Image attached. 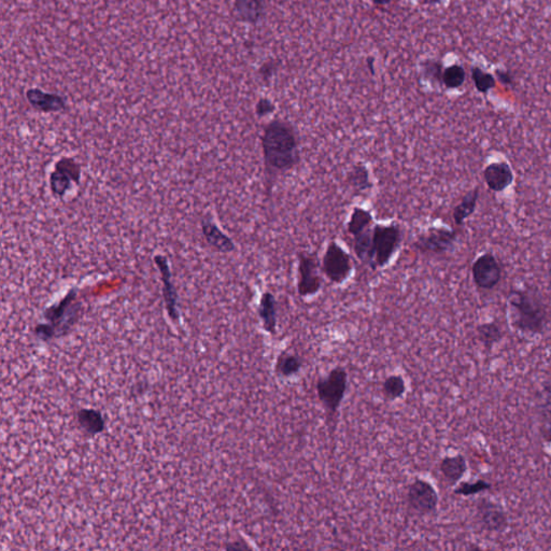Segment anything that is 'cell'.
Wrapping results in <instances>:
<instances>
[{"mask_svg":"<svg viewBox=\"0 0 551 551\" xmlns=\"http://www.w3.org/2000/svg\"><path fill=\"white\" fill-rule=\"evenodd\" d=\"M261 141L266 172L270 176L289 172L301 161L297 131L284 120L268 122L263 129Z\"/></svg>","mask_w":551,"mask_h":551,"instance_id":"obj_1","label":"cell"},{"mask_svg":"<svg viewBox=\"0 0 551 551\" xmlns=\"http://www.w3.org/2000/svg\"><path fill=\"white\" fill-rule=\"evenodd\" d=\"M507 304L509 321L516 331L527 336L544 334L548 324V313L542 297L535 290H511Z\"/></svg>","mask_w":551,"mask_h":551,"instance_id":"obj_2","label":"cell"},{"mask_svg":"<svg viewBox=\"0 0 551 551\" xmlns=\"http://www.w3.org/2000/svg\"><path fill=\"white\" fill-rule=\"evenodd\" d=\"M76 299L78 290L74 288L60 302L47 308L43 311L46 322L37 325L35 329L37 337L42 340H51L67 334L70 327L78 320L81 309V304Z\"/></svg>","mask_w":551,"mask_h":551,"instance_id":"obj_3","label":"cell"},{"mask_svg":"<svg viewBox=\"0 0 551 551\" xmlns=\"http://www.w3.org/2000/svg\"><path fill=\"white\" fill-rule=\"evenodd\" d=\"M402 238V229L399 225L376 224L372 227V270L384 268L389 264L401 246Z\"/></svg>","mask_w":551,"mask_h":551,"instance_id":"obj_4","label":"cell"},{"mask_svg":"<svg viewBox=\"0 0 551 551\" xmlns=\"http://www.w3.org/2000/svg\"><path fill=\"white\" fill-rule=\"evenodd\" d=\"M354 270L348 252L336 241H329L322 258V272L335 284L344 283Z\"/></svg>","mask_w":551,"mask_h":551,"instance_id":"obj_5","label":"cell"},{"mask_svg":"<svg viewBox=\"0 0 551 551\" xmlns=\"http://www.w3.org/2000/svg\"><path fill=\"white\" fill-rule=\"evenodd\" d=\"M297 292L302 297L315 295L322 288L320 262L315 253L297 254Z\"/></svg>","mask_w":551,"mask_h":551,"instance_id":"obj_6","label":"cell"},{"mask_svg":"<svg viewBox=\"0 0 551 551\" xmlns=\"http://www.w3.org/2000/svg\"><path fill=\"white\" fill-rule=\"evenodd\" d=\"M475 517L480 530L490 534H501L509 527V513L503 506L487 497L478 499Z\"/></svg>","mask_w":551,"mask_h":551,"instance_id":"obj_7","label":"cell"},{"mask_svg":"<svg viewBox=\"0 0 551 551\" xmlns=\"http://www.w3.org/2000/svg\"><path fill=\"white\" fill-rule=\"evenodd\" d=\"M348 384V374L343 368L331 370L327 377L319 380L317 392L319 400L329 411H336L344 400Z\"/></svg>","mask_w":551,"mask_h":551,"instance_id":"obj_8","label":"cell"},{"mask_svg":"<svg viewBox=\"0 0 551 551\" xmlns=\"http://www.w3.org/2000/svg\"><path fill=\"white\" fill-rule=\"evenodd\" d=\"M457 239L458 234L456 231L445 227H431L418 236L413 242V247L421 253L444 254L454 249Z\"/></svg>","mask_w":551,"mask_h":551,"instance_id":"obj_9","label":"cell"},{"mask_svg":"<svg viewBox=\"0 0 551 551\" xmlns=\"http://www.w3.org/2000/svg\"><path fill=\"white\" fill-rule=\"evenodd\" d=\"M472 280L482 290L490 291L501 282L503 276L501 263L492 252H486L476 258L472 268Z\"/></svg>","mask_w":551,"mask_h":551,"instance_id":"obj_10","label":"cell"},{"mask_svg":"<svg viewBox=\"0 0 551 551\" xmlns=\"http://www.w3.org/2000/svg\"><path fill=\"white\" fill-rule=\"evenodd\" d=\"M81 179V167L74 158H63L55 164L51 172V191L58 197H64L72 188V184H79Z\"/></svg>","mask_w":551,"mask_h":551,"instance_id":"obj_11","label":"cell"},{"mask_svg":"<svg viewBox=\"0 0 551 551\" xmlns=\"http://www.w3.org/2000/svg\"><path fill=\"white\" fill-rule=\"evenodd\" d=\"M407 501L416 513L431 515L438 506V494L429 482L417 479L409 486Z\"/></svg>","mask_w":551,"mask_h":551,"instance_id":"obj_12","label":"cell"},{"mask_svg":"<svg viewBox=\"0 0 551 551\" xmlns=\"http://www.w3.org/2000/svg\"><path fill=\"white\" fill-rule=\"evenodd\" d=\"M154 262L160 270L161 278L163 282V295H164L165 306H166V311L170 315L172 320L179 321L180 311L178 308V303H179V297H178V292L174 286V281H172V274L170 270V261L165 256L158 254L154 256Z\"/></svg>","mask_w":551,"mask_h":551,"instance_id":"obj_13","label":"cell"},{"mask_svg":"<svg viewBox=\"0 0 551 551\" xmlns=\"http://www.w3.org/2000/svg\"><path fill=\"white\" fill-rule=\"evenodd\" d=\"M536 415L539 432L545 442L551 443V378L544 380L536 394Z\"/></svg>","mask_w":551,"mask_h":551,"instance_id":"obj_14","label":"cell"},{"mask_svg":"<svg viewBox=\"0 0 551 551\" xmlns=\"http://www.w3.org/2000/svg\"><path fill=\"white\" fill-rule=\"evenodd\" d=\"M484 182L492 192L500 193L505 191L513 182V172L509 164L506 162H495L484 168Z\"/></svg>","mask_w":551,"mask_h":551,"instance_id":"obj_15","label":"cell"},{"mask_svg":"<svg viewBox=\"0 0 551 551\" xmlns=\"http://www.w3.org/2000/svg\"><path fill=\"white\" fill-rule=\"evenodd\" d=\"M29 105L41 113H60L67 108L66 98L55 93H48L42 90L29 89L26 92Z\"/></svg>","mask_w":551,"mask_h":551,"instance_id":"obj_16","label":"cell"},{"mask_svg":"<svg viewBox=\"0 0 551 551\" xmlns=\"http://www.w3.org/2000/svg\"><path fill=\"white\" fill-rule=\"evenodd\" d=\"M202 233L205 237L207 244L220 253H231L236 250V245L231 237L223 233L213 222L211 217H205L202 221Z\"/></svg>","mask_w":551,"mask_h":551,"instance_id":"obj_17","label":"cell"},{"mask_svg":"<svg viewBox=\"0 0 551 551\" xmlns=\"http://www.w3.org/2000/svg\"><path fill=\"white\" fill-rule=\"evenodd\" d=\"M264 0H235L233 13L238 21L247 24H258L265 17Z\"/></svg>","mask_w":551,"mask_h":551,"instance_id":"obj_18","label":"cell"},{"mask_svg":"<svg viewBox=\"0 0 551 551\" xmlns=\"http://www.w3.org/2000/svg\"><path fill=\"white\" fill-rule=\"evenodd\" d=\"M439 470L449 486H456L468 472V460L463 454L446 457L439 463Z\"/></svg>","mask_w":551,"mask_h":551,"instance_id":"obj_19","label":"cell"},{"mask_svg":"<svg viewBox=\"0 0 551 551\" xmlns=\"http://www.w3.org/2000/svg\"><path fill=\"white\" fill-rule=\"evenodd\" d=\"M258 315L263 327L270 334H274L277 329V301L270 292H265L261 296L258 308Z\"/></svg>","mask_w":551,"mask_h":551,"instance_id":"obj_20","label":"cell"},{"mask_svg":"<svg viewBox=\"0 0 551 551\" xmlns=\"http://www.w3.org/2000/svg\"><path fill=\"white\" fill-rule=\"evenodd\" d=\"M347 183L354 190V193L361 194L370 191L372 188V182L365 165H354L347 174Z\"/></svg>","mask_w":551,"mask_h":551,"instance_id":"obj_21","label":"cell"},{"mask_svg":"<svg viewBox=\"0 0 551 551\" xmlns=\"http://www.w3.org/2000/svg\"><path fill=\"white\" fill-rule=\"evenodd\" d=\"M478 198H479V189L475 188L472 191L468 192L462 198L461 203L454 207L452 217L457 227H461L468 217L475 213Z\"/></svg>","mask_w":551,"mask_h":551,"instance_id":"obj_22","label":"cell"},{"mask_svg":"<svg viewBox=\"0 0 551 551\" xmlns=\"http://www.w3.org/2000/svg\"><path fill=\"white\" fill-rule=\"evenodd\" d=\"M372 229H368L362 231L361 234L354 237V249L356 256L359 260L368 265L370 270L374 268V260H372Z\"/></svg>","mask_w":551,"mask_h":551,"instance_id":"obj_23","label":"cell"},{"mask_svg":"<svg viewBox=\"0 0 551 551\" xmlns=\"http://www.w3.org/2000/svg\"><path fill=\"white\" fill-rule=\"evenodd\" d=\"M477 338L486 350L491 351L503 339L504 332L497 322L482 323L476 329Z\"/></svg>","mask_w":551,"mask_h":551,"instance_id":"obj_24","label":"cell"},{"mask_svg":"<svg viewBox=\"0 0 551 551\" xmlns=\"http://www.w3.org/2000/svg\"><path fill=\"white\" fill-rule=\"evenodd\" d=\"M372 221L374 220H372V215L370 211H366L364 208L356 207L351 213L348 225H347V231L351 236H356L362 231L370 229L372 227Z\"/></svg>","mask_w":551,"mask_h":551,"instance_id":"obj_25","label":"cell"},{"mask_svg":"<svg viewBox=\"0 0 551 551\" xmlns=\"http://www.w3.org/2000/svg\"><path fill=\"white\" fill-rule=\"evenodd\" d=\"M78 420L81 429L88 434L95 435L101 433L105 427L104 418L98 411L94 409H82L78 413Z\"/></svg>","mask_w":551,"mask_h":551,"instance_id":"obj_26","label":"cell"},{"mask_svg":"<svg viewBox=\"0 0 551 551\" xmlns=\"http://www.w3.org/2000/svg\"><path fill=\"white\" fill-rule=\"evenodd\" d=\"M302 361L297 356L289 354H282L278 358L276 370L282 377H291L301 370Z\"/></svg>","mask_w":551,"mask_h":551,"instance_id":"obj_27","label":"cell"},{"mask_svg":"<svg viewBox=\"0 0 551 551\" xmlns=\"http://www.w3.org/2000/svg\"><path fill=\"white\" fill-rule=\"evenodd\" d=\"M466 70L460 65H451L443 72L442 82L447 89L456 90L466 82Z\"/></svg>","mask_w":551,"mask_h":551,"instance_id":"obj_28","label":"cell"},{"mask_svg":"<svg viewBox=\"0 0 551 551\" xmlns=\"http://www.w3.org/2000/svg\"><path fill=\"white\" fill-rule=\"evenodd\" d=\"M491 489V482L484 479H477L475 482H462L454 489V493L461 497H474Z\"/></svg>","mask_w":551,"mask_h":551,"instance_id":"obj_29","label":"cell"},{"mask_svg":"<svg viewBox=\"0 0 551 551\" xmlns=\"http://www.w3.org/2000/svg\"><path fill=\"white\" fill-rule=\"evenodd\" d=\"M472 79L474 81V84H475L476 90L482 94H487L488 92L494 89L495 84H497L493 74L484 72V70L477 67V66L472 68Z\"/></svg>","mask_w":551,"mask_h":551,"instance_id":"obj_30","label":"cell"},{"mask_svg":"<svg viewBox=\"0 0 551 551\" xmlns=\"http://www.w3.org/2000/svg\"><path fill=\"white\" fill-rule=\"evenodd\" d=\"M406 391V382L404 378L400 375H392L387 379L384 380V393L388 399H400L404 395Z\"/></svg>","mask_w":551,"mask_h":551,"instance_id":"obj_31","label":"cell"},{"mask_svg":"<svg viewBox=\"0 0 551 551\" xmlns=\"http://www.w3.org/2000/svg\"><path fill=\"white\" fill-rule=\"evenodd\" d=\"M423 72L431 81H442V65L434 60H427L423 65Z\"/></svg>","mask_w":551,"mask_h":551,"instance_id":"obj_32","label":"cell"},{"mask_svg":"<svg viewBox=\"0 0 551 551\" xmlns=\"http://www.w3.org/2000/svg\"><path fill=\"white\" fill-rule=\"evenodd\" d=\"M278 68H279V63L277 60H270L261 66L260 69H258V74H260L263 81L268 83L272 79L274 74L278 72Z\"/></svg>","mask_w":551,"mask_h":551,"instance_id":"obj_33","label":"cell"},{"mask_svg":"<svg viewBox=\"0 0 551 551\" xmlns=\"http://www.w3.org/2000/svg\"><path fill=\"white\" fill-rule=\"evenodd\" d=\"M276 111V105L268 98H261L256 105V113L258 117H265L272 115Z\"/></svg>","mask_w":551,"mask_h":551,"instance_id":"obj_34","label":"cell"},{"mask_svg":"<svg viewBox=\"0 0 551 551\" xmlns=\"http://www.w3.org/2000/svg\"><path fill=\"white\" fill-rule=\"evenodd\" d=\"M495 74H497V79L500 80L502 84L504 85H513V76H511V72L509 70H499L497 69L495 72Z\"/></svg>","mask_w":551,"mask_h":551,"instance_id":"obj_35","label":"cell"},{"mask_svg":"<svg viewBox=\"0 0 551 551\" xmlns=\"http://www.w3.org/2000/svg\"><path fill=\"white\" fill-rule=\"evenodd\" d=\"M547 274H548V288H549V292H550V294H551V256H550V258H549V262H548V272H547Z\"/></svg>","mask_w":551,"mask_h":551,"instance_id":"obj_36","label":"cell"},{"mask_svg":"<svg viewBox=\"0 0 551 551\" xmlns=\"http://www.w3.org/2000/svg\"><path fill=\"white\" fill-rule=\"evenodd\" d=\"M372 1L377 6H386L391 3V0H372Z\"/></svg>","mask_w":551,"mask_h":551,"instance_id":"obj_37","label":"cell"},{"mask_svg":"<svg viewBox=\"0 0 551 551\" xmlns=\"http://www.w3.org/2000/svg\"><path fill=\"white\" fill-rule=\"evenodd\" d=\"M429 3H439L441 0H429Z\"/></svg>","mask_w":551,"mask_h":551,"instance_id":"obj_38","label":"cell"}]
</instances>
